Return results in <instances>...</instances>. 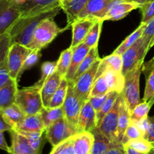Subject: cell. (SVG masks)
Segmentation results:
<instances>
[{
    "label": "cell",
    "instance_id": "cell-58",
    "mask_svg": "<svg viewBox=\"0 0 154 154\" xmlns=\"http://www.w3.org/2000/svg\"><path fill=\"white\" fill-rule=\"evenodd\" d=\"M126 1H134V0H126Z\"/></svg>",
    "mask_w": 154,
    "mask_h": 154
},
{
    "label": "cell",
    "instance_id": "cell-27",
    "mask_svg": "<svg viewBox=\"0 0 154 154\" xmlns=\"http://www.w3.org/2000/svg\"><path fill=\"white\" fill-rule=\"evenodd\" d=\"M142 71L146 76V86L143 101L149 102L154 96V57L147 63H144Z\"/></svg>",
    "mask_w": 154,
    "mask_h": 154
},
{
    "label": "cell",
    "instance_id": "cell-30",
    "mask_svg": "<svg viewBox=\"0 0 154 154\" xmlns=\"http://www.w3.org/2000/svg\"><path fill=\"white\" fill-rule=\"evenodd\" d=\"M40 114L45 129L49 127L54 122L65 117L63 106L57 107V108L43 107L41 110Z\"/></svg>",
    "mask_w": 154,
    "mask_h": 154
},
{
    "label": "cell",
    "instance_id": "cell-21",
    "mask_svg": "<svg viewBox=\"0 0 154 154\" xmlns=\"http://www.w3.org/2000/svg\"><path fill=\"white\" fill-rule=\"evenodd\" d=\"M90 50V48L84 42L73 48L72 62H71L70 67H69L67 74L66 75V78L68 80L69 82L73 81L74 77H75V75L76 73L77 70H78V67L80 66L81 63H82L84 59L85 58L86 56L87 55Z\"/></svg>",
    "mask_w": 154,
    "mask_h": 154
},
{
    "label": "cell",
    "instance_id": "cell-2",
    "mask_svg": "<svg viewBox=\"0 0 154 154\" xmlns=\"http://www.w3.org/2000/svg\"><path fill=\"white\" fill-rule=\"evenodd\" d=\"M52 17L42 20L35 29L32 40L28 46L31 50H40L48 46L60 33L70 28L67 26L65 28H60L54 20Z\"/></svg>",
    "mask_w": 154,
    "mask_h": 154
},
{
    "label": "cell",
    "instance_id": "cell-57",
    "mask_svg": "<svg viewBox=\"0 0 154 154\" xmlns=\"http://www.w3.org/2000/svg\"><path fill=\"white\" fill-rule=\"evenodd\" d=\"M149 103H150V105H151V106L153 105V104H154V96H153V97L152 98L151 100H150V102H149Z\"/></svg>",
    "mask_w": 154,
    "mask_h": 154
},
{
    "label": "cell",
    "instance_id": "cell-10",
    "mask_svg": "<svg viewBox=\"0 0 154 154\" xmlns=\"http://www.w3.org/2000/svg\"><path fill=\"white\" fill-rule=\"evenodd\" d=\"M20 16L21 11L14 0H0V37L8 32Z\"/></svg>",
    "mask_w": 154,
    "mask_h": 154
},
{
    "label": "cell",
    "instance_id": "cell-36",
    "mask_svg": "<svg viewBox=\"0 0 154 154\" xmlns=\"http://www.w3.org/2000/svg\"><path fill=\"white\" fill-rule=\"evenodd\" d=\"M151 107L148 102H140L130 112V122L135 123L147 118Z\"/></svg>",
    "mask_w": 154,
    "mask_h": 154
},
{
    "label": "cell",
    "instance_id": "cell-6",
    "mask_svg": "<svg viewBox=\"0 0 154 154\" xmlns=\"http://www.w3.org/2000/svg\"><path fill=\"white\" fill-rule=\"evenodd\" d=\"M21 11L20 17L33 16L60 8L59 0H14Z\"/></svg>",
    "mask_w": 154,
    "mask_h": 154
},
{
    "label": "cell",
    "instance_id": "cell-18",
    "mask_svg": "<svg viewBox=\"0 0 154 154\" xmlns=\"http://www.w3.org/2000/svg\"><path fill=\"white\" fill-rule=\"evenodd\" d=\"M11 45L8 32L0 37V87L11 79L8 65V54Z\"/></svg>",
    "mask_w": 154,
    "mask_h": 154
},
{
    "label": "cell",
    "instance_id": "cell-42",
    "mask_svg": "<svg viewBox=\"0 0 154 154\" xmlns=\"http://www.w3.org/2000/svg\"><path fill=\"white\" fill-rule=\"evenodd\" d=\"M73 137V136H72ZM68 138L57 146L53 147L50 154H76L74 150L73 138Z\"/></svg>",
    "mask_w": 154,
    "mask_h": 154
},
{
    "label": "cell",
    "instance_id": "cell-1",
    "mask_svg": "<svg viewBox=\"0 0 154 154\" xmlns=\"http://www.w3.org/2000/svg\"><path fill=\"white\" fill-rule=\"evenodd\" d=\"M61 10V8L51 11L33 16L20 17L8 31L11 39V44H20L27 47L32 40L33 34L42 20L47 17H54Z\"/></svg>",
    "mask_w": 154,
    "mask_h": 154
},
{
    "label": "cell",
    "instance_id": "cell-34",
    "mask_svg": "<svg viewBox=\"0 0 154 154\" xmlns=\"http://www.w3.org/2000/svg\"><path fill=\"white\" fill-rule=\"evenodd\" d=\"M68 88H69V81L66 79V77H63V78H62L60 86H59L56 93H54L48 107L57 108V107L63 106L65 99H66V95H67Z\"/></svg>",
    "mask_w": 154,
    "mask_h": 154
},
{
    "label": "cell",
    "instance_id": "cell-14",
    "mask_svg": "<svg viewBox=\"0 0 154 154\" xmlns=\"http://www.w3.org/2000/svg\"><path fill=\"white\" fill-rule=\"evenodd\" d=\"M102 75H104L106 79L110 92L117 91L118 93L123 92L124 88L125 78L122 72H117L112 68L104 66L102 63H100L96 75V79Z\"/></svg>",
    "mask_w": 154,
    "mask_h": 154
},
{
    "label": "cell",
    "instance_id": "cell-17",
    "mask_svg": "<svg viewBox=\"0 0 154 154\" xmlns=\"http://www.w3.org/2000/svg\"><path fill=\"white\" fill-rule=\"evenodd\" d=\"M96 127H97L96 112L90 104V101L87 100L83 105L80 113L78 130L79 132H92V130Z\"/></svg>",
    "mask_w": 154,
    "mask_h": 154
},
{
    "label": "cell",
    "instance_id": "cell-20",
    "mask_svg": "<svg viewBox=\"0 0 154 154\" xmlns=\"http://www.w3.org/2000/svg\"><path fill=\"white\" fill-rule=\"evenodd\" d=\"M89 0H63L60 2V8L67 17V23L69 27L78 19V15L84 9Z\"/></svg>",
    "mask_w": 154,
    "mask_h": 154
},
{
    "label": "cell",
    "instance_id": "cell-4",
    "mask_svg": "<svg viewBox=\"0 0 154 154\" xmlns=\"http://www.w3.org/2000/svg\"><path fill=\"white\" fill-rule=\"evenodd\" d=\"M142 66H138L124 75L125 84L123 94L128 108L131 111L140 103L139 81Z\"/></svg>",
    "mask_w": 154,
    "mask_h": 154
},
{
    "label": "cell",
    "instance_id": "cell-44",
    "mask_svg": "<svg viewBox=\"0 0 154 154\" xmlns=\"http://www.w3.org/2000/svg\"><path fill=\"white\" fill-rule=\"evenodd\" d=\"M101 63L105 66H108L117 72H122V69H123V59H122V55L116 54L113 53L111 55L102 59Z\"/></svg>",
    "mask_w": 154,
    "mask_h": 154
},
{
    "label": "cell",
    "instance_id": "cell-32",
    "mask_svg": "<svg viewBox=\"0 0 154 154\" xmlns=\"http://www.w3.org/2000/svg\"><path fill=\"white\" fill-rule=\"evenodd\" d=\"M99 59V52H98V46L93 47V48H90V51L88 52L87 55L86 56L85 58L81 63L80 66L78 67V70H77L76 73H75V77L72 83H75L86 71L88 70L96 61Z\"/></svg>",
    "mask_w": 154,
    "mask_h": 154
},
{
    "label": "cell",
    "instance_id": "cell-19",
    "mask_svg": "<svg viewBox=\"0 0 154 154\" xmlns=\"http://www.w3.org/2000/svg\"><path fill=\"white\" fill-rule=\"evenodd\" d=\"M62 77L60 74L55 71L53 72L44 82L41 89L42 93V102H43L44 107H48L50 105L51 99L54 96V93L60 86L61 82Z\"/></svg>",
    "mask_w": 154,
    "mask_h": 154
},
{
    "label": "cell",
    "instance_id": "cell-5",
    "mask_svg": "<svg viewBox=\"0 0 154 154\" xmlns=\"http://www.w3.org/2000/svg\"><path fill=\"white\" fill-rule=\"evenodd\" d=\"M78 133H79L78 129L71 125L64 117L45 129V138L54 147Z\"/></svg>",
    "mask_w": 154,
    "mask_h": 154
},
{
    "label": "cell",
    "instance_id": "cell-23",
    "mask_svg": "<svg viewBox=\"0 0 154 154\" xmlns=\"http://www.w3.org/2000/svg\"><path fill=\"white\" fill-rule=\"evenodd\" d=\"M18 90V81L12 78L0 87V110L5 109L15 103Z\"/></svg>",
    "mask_w": 154,
    "mask_h": 154
},
{
    "label": "cell",
    "instance_id": "cell-52",
    "mask_svg": "<svg viewBox=\"0 0 154 154\" xmlns=\"http://www.w3.org/2000/svg\"><path fill=\"white\" fill-rule=\"evenodd\" d=\"M12 129H13V128L5 120L2 111L0 110V131H2V132H11Z\"/></svg>",
    "mask_w": 154,
    "mask_h": 154
},
{
    "label": "cell",
    "instance_id": "cell-56",
    "mask_svg": "<svg viewBox=\"0 0 154 154\" xmlns=\"http://www.w3.org/2000/svg\"><path fill=\"white\" fill-rule=\"evenodd\" d=\"M154 46V37H153V38L152 39V41H151V42H150V45H149V51H150V49H151L152 48H153V47Z\"/></svg>",
    "mask_w": 154,
    "mask_h": 154
},
{
    "label": "cell",
    "instance_id": "cell-8",
    "mask_svg": "<svg viewBox=\"0 0 154 154\" xmlns=\"http://www.w3.org/2000/svg\"><path fill=\"white\" fill-rule=\"evenodd\" d=\"M84 103V102L75 93L74 90L73 83L69 82L67 95L63 103V108L65 117L67 119L69 123L75 126L77 129H78V123L80 113H81Z\"/></svg>",
    "mask_w": 154,
    "mask_h": 154
},
{
    "label": "cell",
    "instance_id": "cell-38",
    "mask_svg": "<svg viewBox=\"0 0 154 154\" xmlns=\"http://www.w3.org/2000/svg\"><path fill=\"white\" fill-rule=\"evenodd\" d=\"M154 37V17L150 20L147 23L146 28L144 29L141 39H142V47H141V52L144 58L149 51V45L151 42L152 39Z\"/></svg>",
    "mask_w": 154,
    "mask_h": 154
},
{
    "label": "cell",
    "instance_id": "cell-16",
    "mask_svg": "<svg viewBox=\"0 0 154 154\" xmlns=\"http://www.w3.org/2000/svg\"><path fill=\"white\" fill-rule=\"evenodd\" d=\"M98 20L96 18H87L75 21L72 24V39L70 47L75 48L83 43L87 35Z\"/></svg>",
    "mask_w": 154,
    "mask_h": 154
},
{
    "label": "cell",
    "instance_id": "cell-46",
    "mask_svg": "<svg viewBox=\"0 0 154 154\" xmlns=\"http://www.w3.org/2000/svg\"><path fill=\"white\" fill-rule=\"evenodd\" d=\"M143 138V134L141 133L140 129H138V126L135 123L130 122L129 126L125 132L124 136L122 140V144H123V145H125L131 140L137 139V138Z\"/></svg>",
    "mask_w": 154,
    "mask_h": 154
},
{
    "label": "cell",
    "instance_id": "cell-11",
    "mask_svg": "<svg viewBox=\"0 0 154 154\" xmlns=\"http://www.w3.org/2000/svg\"><path fill=\"white\" fill-rule=\"evenodd\" d=\"M120 96L114 103L112 109L104 117L99 129L112 143H119L117 140L118 116L120 109Z\"/></svg>",
    "mask_w": 154,
    "mask_h": 154
},
{
    "label": "cell",
    "instance_id": "cell-49",
    "mask_svg": "<svg viewBox=\"0 0 154 154\" xmlns=\"http://www.w3.org/2000/svg\"><path fill=\"white\" fill-rule=\"evenodd\" d=\"M149 120H150V124H149L148 129L143 138L154 146V117H149Z\"/></svg>",
    "mask_w": 154,
    "mask_h": 154
},
{
    "label": "cell",
    "instance_id": "cell-55",
    "mask_svg": "<svg viewBox=\"0 0 154 154\" xmlns=\"http://www.w3.org/2000/svg\"><path fill=\"white\" fill-rule=\"evenodd\" d=\"M134 2H136L139 3V4H141V5H143L145 4L146 2H147L148 0H134Z\"/></svg>",
    "mask_w": 154,
    "mask_h": 154
},
{
    "label": "cell",
    "instance_id": "cell-7",
    "mask_svg": "<svg viewBox=\"0 0 154 154\" xmlns=\"http://www.w3.org/2000/svg\"><path fill=\"white\" fill-rule=\"evenodd\" d=\"M32 50L20 44H12L8 54V65L10 78L19 82L18 76L24 61Z\"/></svg>",
    "mask_w": 154,
    "mask_h": 154
},
{
    "label": "cell",
    "instance_id": "cell-26",
    "mask_svg": "<svg viewBox=\"0 0 154 154\" xmlns=\"http://www.w3.org/2000/svg\"><path fill=\"white\" fill-rule=\"evenodd\" d=\"M120 109L118 116V129H117V140L122 144V140L125 132L130 123V111L128 108L123 93L120 94Z\"/></svg>",
    "mask_w": 154,
    "mask_h": 154
},
{
    "label": "cell",
    "instance_id": "cell-60",
    "mask_svg": "<svg viewBox=\"0 0 154 154\" xmlns=\"http://www.w3.org/2000/svg\"><path fill=\"white\" fill-rule=\"evenodd\" d=\"M59 1H60V2H61V1H63V0H59Z\"/></svg>",
    "mask_w": 154,
    "mask_h": 154
},
{
    "label": "cell",
    "instance_id": "cell-40",
    "mask_svg": "<svg viewBox=\"0 0 154 154\" xmlns=\"http://www.w3.org/2000/svg\"><path fill=\"white\" fill-rule=\"evenodd\" d=\"M110 92L108 83L104 75H102L96 78L92 87L90 96H103Z\"/></svg>",
    "mask_w": 154,
    "mask_h": 154
},
{
    "label": "cell",
    "instance_id": "cell-13",
    "mask_svg": "<svg viewBox=\"0 0 154 154\" xmlns=\"http://www.w3.org/2000/svg\"><path fill=\"white\" fill-rule=\"evenodd\" d=\"M141 47H142V39L141 38L122 54V59H123L122 74L123 75L133 70L138 66H142L144 65V58L143 57L142 52H141Z\"/></svg>",
    "mask_w": 154,
    "mask_h": 154
},
{
    "label": "cell",
    "instance_id": "cell-3",
    "mask_svg": "<svg viewBox=\"0 0 154 154\" xmlns=\"http://www.w3.org/2000/svg\"><path fill=\"white\" fill-rule=\"evenodd\" d=\"M15 104L20 107L26 115L40 113L44 107L41 88L33 85L18 90Z\"/></svg>",
    "mask_w": 154,
    "mask_h": 154
},
{
    "label": "cell",
    "instance_id": "cell-59",
    "mask_svg": "<svg viewBox=\"0 0 154 154\" xmlns=\"http://www.w3.org/2000/svg\"><path fill=\"white\" fill-rule=\"evenodd\" d=\"M150 1H153V0H148V2H150ZM147 3V2H146Z\"/></svg>",
    "mask_w": 154,
    "mask_h": 154
},
{
    "label": "cell",
    "instance_id": "cell-33",
    "mask_svg": "<svg viewBox=\"0 0 154 154\" xmlns=\"http://www.w3.org/2000/svg\"><path fill=\"white\" fill-rule=\"evenodd\" d=\"M121 93H118L117 91H111L108 93V97L105 101L102 106L100 109L96 112V123H97V127L100 126L101 123L103 120L104 117L110 112L114 106V103L117 101V98L120 96Z\"/></svg>",
    "mask_w": 154,
    "mask_h": 154
},
{
    "label": "cell",
    "instance_id": "cell-15",
    "mask_svg": "<svg viewBox=\"0 0 154 154\" xmlns=\"http://www.w3.org/2000/svg\"><path fill=\"white\" fill-rule=\"evenodd\" d=\"M141 5L134 1L117 0L102 19L105 20H119L127 16L132 11L141 8Z\"/></svg>",
    "mask_w": 154,
    "mask_h": 154
},
{
    "label": "cell",
    "instance_id": "cell-35",
    "mask_svg": "<svg viewBox=\"0 0 154 154\" xmlns=\"http://www.w3.org/2000/svg\"><path fill=\"white\" fill-rule=\"evenodd\" d=\"M72 54H73V48L69 47L68 49L65 50L61 53L60 58L57 60L56 71L60 74L62 78L66 77L68 70L70 67Z\"/></svg>",
    "mask_w": 154,
    "mask_h": 154
},
{
    "label": "cell",
    "instance_id": "cell-29",
    "mask_svg": "<svg viewBox=\"0 0 154 154\" xmlns=\"http://www.w3.org/2000/svg\"><path fill=\"white\" fill-rule=\"evenodd\" d=\"M5 120L13 129L25 118L26 114L17 104L14 103L8 108L2 110Z\"/></svg>",
    "mask_w": 154,
    "mask_h": 154
},
{
    "label": "cell",
    "instance_id": "cell-22",
    "mask_svg": "<svg viewBox=\"0 0 154 154\" xmlns=\"http://www.w3.org/2000/svg\"><path fill=\"white\" fill-rule=\"evenodd\" d=\"M10 133L11 136L10 154H38L32 147L24 135L14 129H12Z\"/></svg>",
    "mask_w": 154,
    "mask_h": 154
},
{
    "label": "cell",
    "instance_id": "cell-43",
    "mask_svg": "<svg viewBox=\"0 0 154 154\" xmlns=\"http://www.w3.org/2000/svg\"><path fill=\"white\" fill-rule=\"evenodd\" d=\"M57 61L54 62H45V63L42 64V76H41L40 79L38 81V82L36 84H35L34 85L36 87H39V88L42 89V85H43L44 82L45 81V80L56 71L57 69Z\"/></svg>",
    "mask_w": 154,
    "mask_h": 154
},
{
    "label": "cell",
    "instance_id": "cell-28",
    "mask_svg": "<svg viewBox=\"0 0 154 154\" xmlns=\"http://www.w3.org/2000/svg\"><path fill=\"white\" fill-rule=\"evenodd\" d=\"M91 132L94 137L91 154H106L112 142L101 132L99 127L95 128Z\"/></svg>",
    "mask_w": 154,
    "mask_h": 154
},
{
    "label": "cell",
    "instance_id": "cell-41",
    "mask_svg": "<svg viewBox=\"0 0 154 154\" xmlns=\"http://www.w3.org/2000/svg\"><path fill=\"white\" fill-rule=\"evenodd\" d=\"M123 146H128L133 150L141 152V153H148L154 147V146L151 143L147 141L144 138L131 140L127 144Z\"/></svg>",
    "mask_w": 154,
    "mask_h": 154
},
{
    "label": "cell",
    "instance_id": "cell-39",
    "mask_svg": "<svg viewBox=\"0 0 154 154\" xmlns=\"http://www.w3.org/2000/svg\"><path fill=\"white\" fill-rule=\"evenodd\" d=\"M102 21L98 20L96 23L93 25L91 29L87 35L86 38H84V42L90 48L93 47L98 46V42H99V36H100L101 29H102Z\"/></svg>",
    "mask_w": 154,
    "mask_h": 154
},
{
    "label": "cell",
    "instance_id": "cell-48",
    "mask_svg": "<svg viewBox=\"0 0 154 154\" xmlns=\"http://www.w3.org/2000/svg\"><path fill=\"white\" fill-rule=\"evenodd\" d=\"M108 94L103 96H90L89 97L88 100L90 101V104L93 106V108H94L96 112H97L100 109L101 107L102 106V105H103L105 101L106 100L107 97H108Z\"/></svg>",
    "mask_w": 154,
    "mask_h": 154
},
{
    "label": "cell",
    "instance_id": "cell-31",
    "mask_svg": "<svg viewBox=\"0 0 154 154\" xmlns=\"http://www.w3.org/2000/svg\"><path fill=\"white\" fill-rule=\"evenodd\" d=\"M146 26H147L146 23H141L139 26L117 47V49L114 51V54L122 55L126 50L129 49L132 45H133L138 39L142 37Z\"/></svg>",
    "mask_w": 154,
    "mask_h": 154
},
{
    "label": "cell",
    "instance_id": "cell-9",
    "mask_svg": "<svg viewBox=\"0 0 154 154\" xmlns=\"http://www.w3.org/2000/svg\"><path fill=\"white\" fill-rule=\"evenodd\" d=\"M101 60L102 59L99 58L88 70L86 71L75 83H73L75 93L84 102L88 100L90 97L92 87L96 81V75Z\"/></svg>",
    "mask_w": 154,
    "mask_h": 154
},
{
    "label": "cell",
    "instance_id": "cell-47",
    "mask_svg": "<svg viewBox=\"0 0 154 154\" xmlns=\"http://www.w3.org/2000/svg\"><path fill=\"white\" fill-rule=\"evenodd\" d=\"M141 10L142 17L141 23H147L154 17V0L147 2V3L143 5L140 8Z\"/></svg>",
    "mask_w": 154,
    "mask_h": 154
},
{
    "label": "cell",
    "instance_id": "cell-25",
    "mask_svg": "<svg viewBox=\"0 0 154 154\" xmlns=\"http://www.w3.org/2000/svg\"><path fill=\"white\" fill-rule=\"evenodd\" d=\"M14 129L17 131H23V132H45V128L44 126L40 113L32 115H26L25 118Z\"/></svg>",
    "mask_w": 154,
    "mask_h": 154
},
{
    "label": "cell",
    "instance_id": "cell-51",
    "mask_svg": "<svg viewBox=\"0 0 154 154\" xmlns=\"http://www.w3.org/2000/svg\"><path fill=\"white\" fill-rule=\"evenodd\" d=\"M135 124L138 126V128L140 129V131L141 132V133L143 134V137H144V135H145V133L147 132V129H148L149 124H150V120H149V117H147V118L144 119V120H141V121L138 122V123H135Z\"/></svg>",
    "mask_w": 154,
    "mask_h": 154
},
{
    "label": "cell",
    "instance_id": "cell-54",
    "mask_svg": "<svg viewBox=\"0 0 154 154\" xmlns=\"http://www.w3.org/2000/svg\"><path fill=\"white\" fill-rule=\"evenodd\" d=\"M124 148L127 154H154V147L148 153H141V152L136 151V150H133V149L128 147V146H124Z\"/></svg>",
    "mask_w": 154,
    "mask_h": 154
},
{
    "label": "cell",
    "instance_id": "cell-53",
    "mask_svg": "<svg viewBox=\"0 0 154 154\" xmlns=\"http://www.w3.org/2000/svg\"><path fill=\"white\" fill-rule=\"evenodd\" d=\"M3 132H4L0 131V150H5V151L7 152V153H11V147H9V146L8 145Z\"/></svg>",
    "mask_w": 154,
    "mask_h": 154
},
{
    "label": "cell",
    "instance_id": "cell-12",
    "mask_svg": "<svg viewBox=\"0 0 154 154\" xmlns=\"http://www.w3.org/2000/svg\"><path fill=\"white\" fill-rule=\"evenodd\" d=\"M116 1L117 0H89L77 20L96 18L102 21L104 17Z\"/></svg>",
    "mask_w": 154,
    "mask_h": 154
},
{
    "label": "cell",
    "instance_id": "cell-50",
    "mask_svg": "<svg viewBox=\"0 0 154 154\" xmlns=\"http://www.w3.org/2000/svg\"><path fill=\"white\" fill-rule=\"evenodd\" d=\"M106 154H127L121 143H112Z\"/></svg>",
    "mask_w": 154,
    "mask_h": 154
},
{
    "label": "cell",
    "instance_id": "cell-24",
    "mask_svg": "<svg viewBox=\"0 0 154 154\" xmlns=\"http://www.w3.org/2000/svg\"><path fill=\"white\" fill-rule=\"evenodd\" d=\"M74 150L76 154H91L94 137L91 132H82L73 137Z\"/></svg>",
    "mask_w": 154,
    "mask_h": 154
},
{
    "label": "cell",
    "instance_id": "cell-37",
    "mask_svg": "<svg viewBox=\"0 0 154 154\" xmlns=\"http://www.w3.org/2000/svg\"><path fill=\"white\" fill-rule=\"evenodd\" d=\"M17 132L22 134L28 139L30 145L38 153H41V150L44 144V132H23V131H17Z\"/></svg>",
    "mask_w": 154,
    "mask_h": 154
},
{
    "label": "cell",
    "instance_id": "cell-45",
    "mask_svg": "<svg viewBox=\"0 0 154 154\" xmlns=\"http://www.w3.org/2000/svg\"><path fill=\"white\" fill-rule=\"evenodd\" d=\"M41 57H42V54H41L40 50H32V52L29 54L28 57H26V59L24 61L23 64L22 68L20 71L18 80H20L21 75L25 71H26L27 69H31L33 66H35L38 62Z\"/></svg>",
    "mask_w": 154,
    "mask_h": 154
}]
</instances>
